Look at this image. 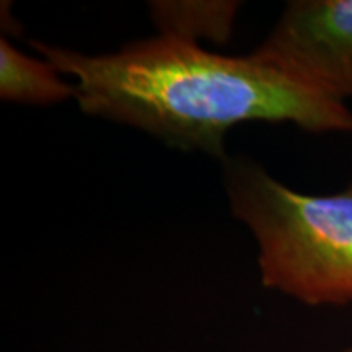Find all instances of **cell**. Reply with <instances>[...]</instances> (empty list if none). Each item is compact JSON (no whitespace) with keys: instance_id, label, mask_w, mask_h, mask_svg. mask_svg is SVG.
<instances>
[{"instance_id":"obj_1","label":"cell","mask_w":352,"mask_h":352,"mask_svg":"<svg viewBox=\"0 0 352 352\" xmlns=\"http://www.w3.org/2000/svg\"><path fill=\"white\" fill-rule=\"evenodd\" d=\"M32 47L76 78L83 113L134 126L179 151L226 162V134L246 121L352 132L344 103L256 56L214 54L162 33L113 54L88 56L41 41Z\"/></svg>"},{"instance_id":"obj_5","label":"cell","mask_w":352,"mask_h":352,"mask_svg":"<svg viewBox=\"0 0 352 352\" xmlns=\"http://www.w3.org/2000/svg\"><path fill=\"white\" fill-rule=\"evenodd\" d=\"M236 2H152L151 12L162 34L195 41L196 34L223 43L230 38Z\"/></svg>"},{"instance_id":"obj_4","label":"cell","mask_w":352,"mask_h":352,"mask_svg":"<svg viewBox=\"0 0 352 352\" xmlns=\"http://www.w3.org/2000/svg\"><path fill=\"white\" fill-rule=\"evenodd\" d=\"M0 96L16 103L50 104L77 98L76 87L59 78V70L47 60L23 54L6 38L0 41Z\"/></svg>"},{"instance_id":"obj_6","label":"cell","mask_w":352,"mask_h":352,"mask_svg":"<svg viewBox=\"0 0 352 352\" xmlns=\"http://www.w3.org/2000/svg\"><path fill=\"white\" fill-rule=\"evenodd\" d=\"M344 352H352V347H351V349H347V351H344Z\"/></svg>"},{"instance_id":"obj_2","label":"cell","mask_w":352,"mask_h":352,"mask_svg":"<svg viewBox=\"0 0 352 352\" xmlns=\"http://www.w3.org/2000/svg\"><path fill=\"white\" fill-rule=\"evenodd\" d=\"M223 168L232 212L258 240L264 287L311 307L352 303V184L310 196L250 158H227Z\"/></svg>"},{"instance_id":"obj_3","label":"cell","mask_w":352,"mask_h":352,"mask_svg":"<svg viewBox=\"0 0 352 352\" xmlns=\"http://www.w3.org/2000/svg\"><path fill=\"white\" fill-rule=\"evenodd\" d=\"M253 56L341 103L352 98V0L289 2Z\"/></svg>"}]
</instances>
